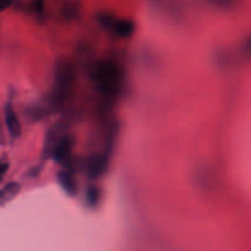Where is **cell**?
Masks as SVG:
<instances>
[{
    "label": "cell",
    "instance_id": "8fae6325",
    "mask_svg": "<svg viewBox=\"0 0 251 251\" xmlns=\"http://www.w3.org/2000/svg\"><path fill=\"white\" fill-rule=\"evenodd\" d=\"M115 20H117V17L112 14H108V12H102V14L98 16V21H100V26H102L103 28L108 29V31H112L113 29Z\"/></svg>",
    "mask_w": 251,
    "mask_h": 251
},
{
    "label": "cell",
    "instance_id": "6da1fadb",
    "mask_svg": "<svg viewBox=\"0 0 251 251\" xmlns=\"http://www.w3.org/2000/svg\"><path fill=\"white\" fill-rule=\"evenodd\" d=\"M93 82L102 95L114 97L123 86V71L110 60L100 61L93 69Z\"/></svg>",
    "mask_w": 251,
    "mask_h": 251
},
{
    "label": "cell",
    "instance_id": "5b68a950",
    "mask_svg": "<svg viewBox=\"0 0 251 251\" xmlns=\"http://www.w3.org/2000/svg\"><path fill=\"white\" fill-rule=\"evenodd\" d=\"M56 181L63 189L64 193L69 196L77 195V181H76L75 174L73 169L63 168L56 174Z\"/></svg>",
    "mask_w": 251,
    "mask_h": 251
},
{
    "label": "cell",
    "instance_id": "7c38bea8",
    "mask_svg": "<svg viewBox=\"0 0 251 251\" xmlns=\"http://www.w3.org/2000/svg\"><path fill=\"white\" fill-rule=\"evenodd\" d=\"M208 1L212 2L216 6L221 7V9H230L237 0H208Z\"/></svg>",
    "mask_w": 251,
    "mask_h": 251
},
{
    "label": "cell",
    "instance_id": "30bf717a",
    "mask_svg": "<svg viewBox=\"0 0 251 251\" xmlns=\"http://www.w3.org/2000/svg\"><path fill=\"white\" fill-rule=\"evenodd\" d=\"M100 200H102V190L97 185H93V184L88 185L85 194L86 206L91 210H96L100 206Z\"/></svg>",
    "mask_w": 251,
    "mask_h": 251
},
{
    "label": "cell",
    "instance_id": "277c9868",
    "mask_svg": "<svg viewBox=\"0 0 251 251\" xmlns=\"http://www.w3.org/2000/svg\"><path fill=\"white\" fill-rule=\"evenodd\" d=\"M74 147V137L71 135H63L58 142H56L55 147L51 153V158L58 163L66 164L70 163L71 158V152H73Z\"/></svg>",
    "mask_w": 251,
    "mask_h": 251
},
{
    "label": "cell",
    "instance_id": "9c48e42d",
    "mask_svg": "<svg viewBox=\"0 0 251 251\" xmlns=\"http://www.w3.org/2000/svg\"><path fill=\"white\" fill-rule=\"evenodd\" d=\"M21 191V185L16 181L7 183L4 188L0 190V206H5L10 201L14 200Z\"/></svg>",
    "mask_w": 251,
    "mask_h": 251
},
{
    "label": "cell",
    "instance_id": "52a82bcc",
    "mask_svg": "<svg viewBox=\"0 0 251 251\" xmlns=\"http://www.w3.org/2000/svg\"><path fill=\"white\" fill-rule=\"evenodd\" d=\"M63 135L60 134V130H59V126L51 127L48 132H47L46 140H44V146H43V151H42V156L43 158L48 159L51 158V153H53V150L55 147L56 142L60 140V137Z\"/></svg>",
    "mask_w": 251,
    "mask_h": 251
},
{
    "label": "cell",
    "instance_id": "ba28073f",
    "mask_svg": "<svg viewBox=\"0 0 251 251\" xmlns=\"http://www.w3.org/2000/svg\"><path fill=\"white\" fill-rule=\"evenodd\" d=\"M112 32H114L117 36L122 37V38H129L135 32V24L131 20L117 19L114 26H113Z\"/></svg>",
    "mask_w": 251,
    "mask_h": 251
},
{
    "label": "cell",
    "instance_id": "7a4b0ae2",
    "mask_svg": "<svg viewBox=\"0 0 251 251\" xmlns=\"http://www.w3.org/2000/svg\"><path fill=\"white\" fill-rule=\"evenodd\" d=\"M75 81V70L68 60H59L54 69L53 100L56 104H61L70 95Z\"/></svg>",
    "mask_w": 251,
    "mask_h": 251
},
{
    "label": "cell",
    "instance_id": "4fadbf2b",
    "mask_svg": "<svg viewBox=\"0 0 251 251\" xmlns=\"http://www.w3.org/2000/svg\"><path fill=\"white\" fill-rule=\"evenodd\" d=\"M32 9L36 12L37 15H43L44 14V1L43 0H34L32 4Z\"/></svg>",
    "mask_w": 251,
    "mask_h": 251
},
{
    "label": "cell",
    "instance_id": "2e32d148",
    "mask_svg": "<svg viewBox=\"0 0 251 251\" xmlns=\"http://www.w3.org/2000/svg\"><path fill=\"white\" fill-rule=\"evenodd\" d=\"M39 172H41V167H38V168L33 167V168L28 172V176H37L39 174Z\"/></svg>",
    "mask_w": 251,
    "mask_h": 251
},
{
    "label": "cell",
    "instance_id": "8992f818",
    "mask_svg": "<svg viewBox=\"0 0 251 251\" xmlns=\"http://www.w3.org/2000/svg\"><path fill=\"white\" fill-rule=\"evenodd\" d=\"M5 113V123H6L7 131L10 132L14 139L19 137L21 135V124H20V120L17 118L16 113H15L14 107L11 105V103H6L4 108Z\"/></svg>",
    "mask_w": 251,
    "mask_h": 251
},
{
    "label": "cell",
    "instance_id": "3957f363",
    "mask_svg": "<svg viewBox=\"0 0 251 251\" xmlns=\"http://www.w3.org/2000/svg\"><path fill=\"white\" fill-rule=\"evenodd\" d=\"M109 167V156L107 153L95 154L86 163V173L88 178L96 180L102 178Z\"/></svg>",
    "mask_w": 251,
    "mask_h": 251
},
{
    "label": "cell",
    "instance_id": "9a60e30c",
    "mask_svg": "<svg viewBox=\"0 0 251 251\" xmlns=\"http://www.w3.org/2000/svg\"><path fill=\"white\" fill-rule=\"evenodd\" d=\"M12 2H14V0H0V12L9 9V7L12 5Z\"/></svg>",
    "mask_w": 251,
    "mask_h": 251
},
{
    "label": "cell",
    "instance_id": "5bb4252c",
    "mask_svg": "<svg viewBox=\"0 0 251 251\" xmlns=\"http://www.w3.org/2000/svg\"><path fill=\"white\" fill-rule=\"evenodd\" d=\"M9 171V162L7 161H0V183L4 179L5 174Z\"/></svg>",
    "mask_w": 251,
    "mask_h": 251
}]
</instances>
